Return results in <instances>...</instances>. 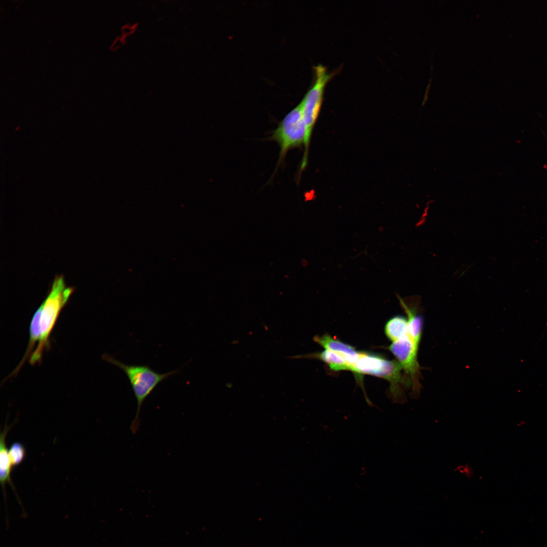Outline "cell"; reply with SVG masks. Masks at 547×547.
<instances>
[{
    "label": "cell",
    "mask_w": 547,
    "mask_h": 547,
    "mask_svg": "<svg viewBox=\"0 0 547 547\" xmlns=\"http://www.w3.org/2000/svg\"><path fill=\"white\" fill-rule=\"evenodd\" d=\"M10 427L6 422L0 435V481L4 491L6 483H9L11 486H13L11 478V472L13 467L6 444V437Z\"/></svg>",
    "instance_id": "7"
},
{
    "label": "cell",
    "mask_w": 547,
    "mask_h": 547,
    "mask_svg": "<svg viewBox=\"0 0 547 547\" xmlns=\"http://www.w3.org/2000/svg\"><path fill=\"white\" fill-rule=\"evenodd\" d=\"M385 333L392 342L395 341L408 332L407 317L396 316L390 319L385 326Z\"/></svg>",
    "instance_id": "8"
},
{
    "label": "cell",
    "mask_w": 547,
    "mask_h": 547,
    "mask_svg": "<svg viewBox=\"0 0 547 547\" xmlns=\"http://www.w3.org/2000/svg\"><path fill=\"white\" fill-rule=\"evenodd\" d=\"M9 454L12 467L19 465L24 459L26 454L24 445L20 442L13 443L9 450Z\"/></svg>",
    "instance_id": "10"
},
{
    "label": "cell",
    "mask_w": 547,
    "mask_h": 547,
    "mask_svg": "<svg viewBox=\"0 0 547 547\" xmlns=\"http://www.w3.org/2000/svg\"><path fill=\"white\" fill-rule=\"evenodd\" d=\"M73 289L65 286L63 277H56L46 299L34 313L29 326V338L24 355L14 370L16 375L27 360L31 365L40 363L49 348L50 336L59 314Z\"/></svg>",
    "instance_id": "1"
},
{
    "label": "cell",
    "mask_w": 547,
    "mask_h": 547,
    "mask_svg": "<svg viewBox=\"0 0 547 547\" xmlns=\"http://www.w3.org/2000/svg\"><path fill=\"white\" fill-rule=\"evenodd\" d=\"M314 340L325 349L334 351L341 355L350 366V371H352L360 354L353 347L334 339L329 335L315 336Z\"/></svg>",
    "instance_id": "5"
},
{
    "label": "cell",
    "mask_w": 547,
    "mask_h": 547,
    "mask_svg": "<svg viewBox=\"0 0 547 547\" xmlns=\"http://www.w3.org/2000/svg\"><path fill=\"white\" fill-rule=\"evenodd\" d=\"M314 70V83L299 103L309 140L320 113L325 87L332 75L322 65L315 66Z\"/></svg>",
    "instance_id": "4"
},
{
    "label": "cell",
    "mask_w": 547,
    "mask_h": 547,
    "mask_svg": "<svg viewBox=\"0 0 547 547\" xmlns=\"http://www.w3.org/2000/svg\"><path fill=\"white\" fill-rule=\"evenodd\" d=\"M270 139L279 145L280 151L277 167L284 161L288 152L304 144L305 152L301 163V170L307 164V149L310 141L304 124L299 103L290 110L272 131Z\"/></svg>",
    "instance_id": "3"
},
{
    "label": "cell",
    "mask_w": 547,
    "mask_h": 547,
    "mask_svg": "<svg viewBox=\"0 0 547 547\" xmlns=\"http://www.w3.org/2000/svg\"><path fill=\"white\" fill-rule=\"evenodd\" d=\"M316 357L324 362L334 371L351 370L350 366L340 354L325 349L317 354Z\"/></svg>",
    "instance_id": "9"
},
{
    "label": "cell",
    "mask_w": 547,
    "mask_h": 547,
    "mask_svg": "<svg viewBox=\"0 0 547 547\" xmlns=\"http://www.w3.org/2000/svg\"><path fill=\"white\" fill-rule=\"evenodd\" d=\"M103 358L122 370L129 379L137 403L136 414L130 425L132 434H135L140 426L139 415L144 400L161 382L177 373L179 369L159 373L148 365L126 364L106 354L103 356Z\"/></svg>",
    "instance_id": "2"
},
{
    "label": "cell",
    "mask_w": 547,
    "mask_h": 547,
    "mask_svg": "<svg viewBox=\"0 0 547 547\" xmlns=\"http://www.w3.org/2000/svg\"><path fill=\"white\" fill-rule=\"evenodd\" d=\"M386 360L374 354L360 353L352 371L357 374H369L381 377Z\"/></svg>",
    "instance_id": "6"
}]
</instances>
